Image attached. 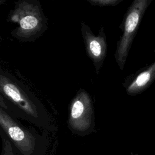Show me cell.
I'll use <instances>...</instances> for the list:
<instances>
[{"label":"cell","mask_w":155,"mask_h":155,"mask_svg":"<svg viewBox=\"0 0 155 155\" xmlns=\"http://www.w3.org/2000/svg\"><path fill=\"white\" fill-rule=\"evenodd\" d=\"M7 21L17 24L10 33L20 42L34 41L48 29V19L37 0L16 1Z\"/></svg>","instance_id":"6da1fadb"},{"label":"cell","mask_w":155,"mask_h":155,"mask_svg":"<svg viewBox=\"0 0 155 155\" xmlns=\"http://www.w3.org/2000/svg\"><path fill=\"white\" fill-rule=\"evenodd\" d=\"M148 3L147 0L134 1L125 13L121 25L122 34L117 42L114 54L120 70L124 67L133 38Z\"/></svg>","instance_id":"7a4b0ae2"},{"label":"cell","mask_w":155,"mask_h":155,"mask_svg":"<svg viewBox=\"0 0 155 155\" xmlns=\"http://www.w3.org/2000/svg\"><path fill=\"white\" fill-rule=\"evenodd\" d=\"M68 124L73 131L84 133L94 127V111L91 97L84 89L80 88L69 105Z\"/></svg>","instance_id":"3957f363"},{"label":"cell","mask_w":155,"mask_h":155,"mask_svg":"<svg viewBox=\"0 0 155 155\" xmlns=\"http://www.w3.org/2000/svg\"><path fill=\"white\" fill-rule=\"evenodd\" d=\"M0 91L26 114L33 117L39 116L41 110L34 97L30 96L19 83L2 73L0 74Z\"/></svg>","instance_id":"277c9868"},{"label":"cell","mask_w":155,"mask_h":155,"mask_svg":"<svg viewBox=\"0 0 155 155\" xmlns=\"http://www.w3.org/2000/svg\"><path fill=\"white\" fill-rule=\"evenodd\" d=\"M81 31L86 53L94 65L96 73L99 74L107 53V37L104 27H101L99 33L95 35L85 22L81 21Z\"/></svg>","instance_id":"5b68a950"},{"label":"cell","mask_w":155,"mask_h":155,"mask_svg":"<svg viewBox=\"0 0 155 155\" xmlns=\"http://www.w3.org/2000/svg\"><path fill=\"white\" fill-rule=\"evenodd\" d=\"M155 78V62L147 69L138 73L134 77L127 80L124 86L127 93L134 95L142 91Z\"/></svg>","instance_id":"8992f818"},{"label":"cell","mask_w":155,"mask_h":155,"mask_svg":"<svg viewBox=\"0 0 155 155\" xmlns=\"http://www.w3.org/2000/svg\"><path fill=\"white\" fill-rule=\"evenodd\" d=\"M122 0H88L92 5H97L100 7L104 6H115L118 4Z\"/></svg>","instance_id":"52a82bcc"}]
</instances>
